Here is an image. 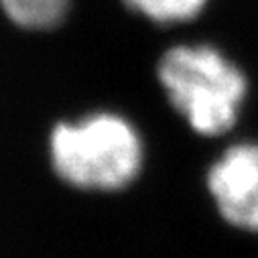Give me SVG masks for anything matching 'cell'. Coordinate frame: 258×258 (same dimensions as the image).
I'll return each instance as SVG.
<instances>
[{"mask_svg": "<svg viewBox=\"0 0 258 258\" xmlns=\"http://www.w3.org/2000/svg\"><path fill=\"white\" fill-rule=\"evenodd\" d=\"M0 7L15 25L29 31H47L66 19L70 0H0Z\"/></svg>", "mask_w": 258, "mask_h": 258, "instance_id": "obj_4", "label": "cell"}, {"mask_svg": "<svg viewBox=\"0 0 258 258\" xmlns=\"http://www.w3.org/2000/svg\"><path fill=\"white\" fill-rule=\"evenodd\" d=\"M208 185L232 226L258 234V145H236L212 165Z\"/></svg>", "mask_w": 258, "mask_h": 258, "instance_id": "obj_3", "label": "cell"}, {"mask_svg": "<svg viewBox=\"0 0 258 258\" xmlns=\"http://www.w3.org/2000/svg\"><path fill=\"white\" fill-rule=\"evenodd\" d=\"M159 80L173 108L196 133L218 137L234 126L246 80L214 47H173L159 63Z\"/></svg>", "mask_w": 258, "mask_h": 258, "instance_id": "obj_2", "label": "cell"}, {"mask_svg": "<svg viewBox=\"0 0 258 258\" xmlns=\"http://www.w3.org/2000/svg\"><path fill=\"white\" fill-rule=\"evenodd\" d=\"M128 7L157 23H179L196 17L206 0H126Z\"/></svg>", "mask_w": 258, "mask_h": 258, "instance_id": "obj_5", "label": "cell"}, {"mask_svg": "<svg viewBox=\"0 0 258 258\" xmlns=\"http://www.w3.org/2000/svg\"><path fill=\"white\" fill-rule=\"evenodd\" d=\"M51 161L59 177L74 187L114 191L131 185L141 173L143 143L128 120L94 114L55 128Z\"/></svg>", "mask_w": 258, "mask_h": 258, "instance_id": "obj_1", "label": "cell"}]
</instances>
